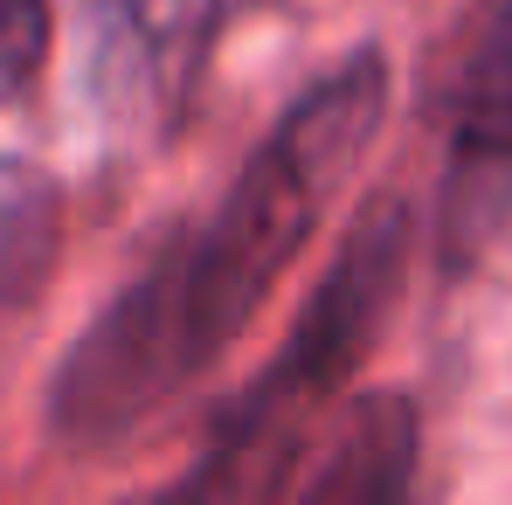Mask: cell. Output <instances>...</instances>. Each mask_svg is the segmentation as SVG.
I'll use <instances>...</instances> for the list:
<instances>
[{"mask_svg": "<svg viewBox=\"0 0 512 505\" xmlns=\"http://www.w3.org/2000/svg\"><path fill=\"white\" fill-rule=\"evenodd\" d=\"M381 111H388L381 56H353L277 118V132L250 153L236 187L201 222L167 236L160 256L63 353L49 381L56 450L70 457L118 450L222 360V346L256 319V305L312 243L346 173L374 146Z\"/></svg>", "mask_w": 512, "mask_h": 505, "instance_id": "6da1fadb", "label": "cell"}, {"mask_svg": "<svg viewBox=\"0 0 512 505\" xmlns=\"http://www.w3.org/2000/svg\"><path fill=\"white\" fill-rule=\"evenodd\" d=\"M416 471V416L395 395H367L353 402L333 436V450L319 457L312 478H298L305 499H340V505H381L409 492Z\"/></svg>", "mask_w": 512, "mask_h": 505, "instance_id": "5b68a950", "label": "cell"}, {"mask_svg": "<svg viewBox=\"0 0 512 505\" xmlns=\"http://www.w3.org/2000/svg\"><path fill=\"white\" fill-rule=\"evenodd\" d=\"M512 215V0H478L450 84L443 236L478 250Z\"/></svg>", "mask_w": 512, "mask_h": 505, "instance_id": "277c9868", "label": "cell"}, {"mask_svg": "<svg viewBox=\"0 0 512 505\" xmlns=\"http://www.w3.org/2000/svg\"><path fill=\"white\" fill-rule=\"evenodd\" d=\"M402 263H409V208L374 201L353 222L326 284L305 298V312L284 339V353L270 360V374L222 416L201 471L187 478V492H222L229 499V492H284L291 485L298 429L367 360V346H374L395 291H402Z\"/></svg>", "mask_w": 512, "mask_h": 505, "instance_id": "7a4b0ae2", "label": "cell"}, {"mask_svg": "<svg viewBox=\"0 0 512 505\" xmlns=\"http://www.w3.org/2000/svg\"><path fill=\"white\" fill-rule=\"evenodd\" d=\"M84 84L125 132H167L201 77L215 0H77Z\"/></svg>", "mask_w": 512, "mask_h": 505, "instance_id": "3957f363", "label": "cell"}, {"mask_svg": "<svg viewBox=\"0 0 512 505\" xmlns=\"http://www.w3.org/2000/svg\"><path fill=\"white\" fill-rule=\"evenodd\" d=\"M56 14L49 0H0V97H28L49 63Z\"/></svg>", "mask_w": 512, "mask_h": 505, "instance_id": "52a82bcc", "label": "cell"}, {"mask_svg": "<svg viewBox=\"0 0 512 505\" xmlns=\"http://www.w3.org/2000/svg\"><path fill=\"white\" fill-rule=\"evenodd\" d=\"M63 243V194L56 180L28 160H7L0 153V312L7 305H28L56 263Z\"/></svg>", "mask_w": 512, "mask_h": 505, "instance_id": "8992f818", "label": "cell"}]
</instances>
